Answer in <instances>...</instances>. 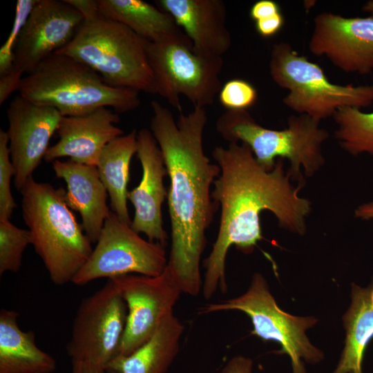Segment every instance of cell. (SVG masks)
Here are the masks:
<instances>
[{"label":"cell","mask_w":373,"mask_h":373,"mask_svg":"<svg viewBox=\"0 0 373 373\" xmlns=\"http://www.w3.org/2000/svg\"><path fill=\"white\" fill-rule=\"evenodd\" d=\"M320 122L307 115H293L287 128L274 130L262 127L247 111H227L217 119L216 127L229 143H244L252 151L257 162L266 171H271L276 158H287L293 180H304L300 172L311 177L325 164L322 144L329 133Z\"/></svg>","instance_id":"obj_5"},{"label":"cell","mask_w":373,"mask_h":373,"mask_svg":"<svg viewBox=\"0 0 373 373\" xmlns=\"http://www.w3.org/2000/svg\"><path fill=\"white\" fill-rule=\"evenodd\" d=\"M52 169L59 178L66 183V202L79 212L83 229L93 243L99 238L111 210L107 205V190L96 166L72 160L52 162Z\"/></svg>","instance_id":"obj_19"},{"label":"cell","mask_w":373,"mask_h":373,"mask_svg":"<svg viewBox=\"0 0 373 373\" xmlns=\"http://www.w3.org/2000/svg\"><path fill=\"white\" fill-rule=\"evenodd\" d=\"M364 12L371 13L373 16V0L367 1L363 6Z\"/></svg>","instance_id":"obj_37"},{"label":"cell","mask_w":373,"mask_h":373,"mask_svg":"<svg viewBox=\"0 0 373 373\" xmlns=\"http://www.w3.org/2000/svg\"><path fill=\"white\" fill-rule=\"evenodd\" d=\"M157 8L167 12L202 55L222 57L231 48L227 26V8L222 0H156Z\"/></svg>","instance_id":"obj_18"},{"label":"cell","mask_w":373,"mask_h":373,"mask_svg":"<svg viewBox=\"0 0 373 373\" xmlns=\"http://www.w3.org/2000/svg\"><path fill=\"white\" fill-rule=\"evenodd\" d=\"M199 310L203 314L228 310L245 313L253 325L252 334L264 341L278 343L281 347L279 353L289 356L292 373H307L304 361L314 365L324 358L323 352L311 343L305 334L318 319L313 316H296L283 311L260 273L253 275L251 284L243 294L206 304Z\"/></svg>","instance_id":"obj_8"},{"label":"cell","mask_w":373,"mask_h":373,"mask_svg":"<svg viewBox=\"0 0 373 373\" xmlns=\"http://www.w3.org/2000/svg\"><path fill=\"white\" fill-rule=\"evenodd\" d=\"M97 1L102 15L150 42L189 39L172 16L142 0Z\"/></svg>","instance_id":"obj_22"},{"label":"cell","mask_w":373,"mask_h":373,"mask_svg":"<svg viewBox=\"0 0 373 373\" xmlns=\"http://www.w3.org/2000/svg\"><path fill=\"white\" fill-rule=\"evenodd\" d=\"M149 41L100 15L84 20L72 40L55 53L88 66L109 85L156 94L146 47Z\"/></svg>","instance_id":"obj_6"},{"label":"cell","mask_w":373,"mask_h":373,"mask_svg":"<svg viewBox=\"0 0 373 373\" xmlns=\"http://www.w3.org/2000/svg\"><path fill=\"white\" fill-rule=\"evenodd\" d=\"M212 156L220 169L213 182V200L220 207L218 233L209 256L202 291L206 300L220 289L227 291L225 261L229 249L235 245L245 254L254 251L263 238L260 213L265 210L276 217L280 227L300 236L306 231V218L311 202L299 195L305 180L297 186L284 169V159L278 158L274 168L266 171L244 143L217 146Z\"/></svg>","instance_id":"obj_1"},{"label":"cell","mask_w":373,"mask_h":373,"mask_svg":"<svg viewBox=\"0 0 373 373\" xmlns=\"http://www.w3.org/2000/svg\"><path fill=\"white\" fill-rule=\"evenodd\" d=\"M71 373H100L93 364L85 361L72 362ZM106 373H116L114 371L108 370Z\"/></svg>","instance_id":"obj_35"},{"label":"cell","mask_w":373,"mask_h":373,"mask_svg":"<svg viewBox=\"0 0 373 373\" xmlns=\"http://www.w3.org/2000/svg\"><path fill=\"white\" fill-rule=\"evenodd\" d=\"M284 17L281 12L255 22L257 32L261 37L269 38L276 35L284 25Z\"/></svg>","instance_id":"obj_30"},{"label":"cell","mask_w":373,"mask_h":373,"mask_svg":"<svg viewBox=\"0 0 373 373\" xmlns=\"http://www.w3.org/2000/svg\"><path fill=\"white\" fill-rule=\"evenodd\" d=\"M278 3L272 0H260L255 2L250 8L249 16L255 22L280 13Z\"/></svg>","instance_id":"obj_32"},{"label":"cell","mask_w":373,"mask_h":373,"mask_svg":"<svg viewBox=\"0 0 373 373\" xmlns=\"http://www.w3.org/2000/svg\"><path fill=\"white\" fill-rule=\"evenodd\" d=\"M96 243L73 283L84 285L96 279L130 274L157 276L167 265L164 246L142 238L112 211Z\"/></svg>","instance_id":"obj_11"},{"label":"cell","mask_w":373,"mask_h":373,"mask_svg":"<svg viewBox=\"0 0 373 373\" xmlns=\"http://www.w3.org/2000/svg\"><path fill=\"white\" fill-rule=\"evenodd\" d=\"M269 74L280 88L289 90L283 104L298 115L321 122L343 107L360 109L373 104V84L354 86L332 83L322 68L298 53L285 41L273 45Z\"/></svg>","instance_id":"obj_7"},{"label":"cell","mask_w":373,"mask_h":373,"mask_svg":"<svg viewBox=\"0 0 373 373\" xmlns=\"http://www.w3.org/2000/svg\"><path fill=\"white\" fill-rule=\"evenodd\" d=\"M18 91L35 104L56 108L62 116L85 115L102 107L122 113L141 103L138 91L112 86L88 66L58 53L26 74Z\"/></svg>","instance_id":"obj_4"},{"label":"cell","mask_w":373,"mask_h":373,"mask_svg":"<svg viewBox=\"0 0 373 373\" xmlns=\"http://www.w3.org/2000/svg\"><path fill=\"white\" fill-rule=\"evenodd\" d=\"M127 314V305L112 280L84 298L66 345L71 362H88L106 373L108 363L119 354Z\"/></svg>","instance_id":"obj_10"},{"label":"cell","mask_w":373,"mask_h":373,"mask_svg":"<svg viewBox=\"0 0 373 373\" xmlns=\"http://www.w3.org/2000/svg\"><path fill=\"white\" fill-rule=\"evenodd\" d=\"M308 48L312 54L325 56L343 72L369 75L373 72V16L318 13Z\"/></svg>","instance_id":"obj_13"},{"label":"cell","mask_w":373,"mask_h":373,"mask_svg":"<svg viewBox=\"0 0 373 373\" xmlns=\"http://www.w3.org/2000/svg\"><path fill=\"white\" fill-rule=\"evenodd\" d=\"M19 313L0 310V373H52L56 362L35 343L32 331L18 325Z\"/></svg>","instance_id":"obj_21"},{"label":"cell","mask_w":373,"mask_h":373,"mask_svg":"<svg viewBox=\"0 0 373 373\" xmlns=\"http://www.w3.org/2000/svg\"><path fill=\"white\" fill-rule=\"evenodd\" d=\"M128 309L119 354L128 355L146 342L162 320L173 312L183 293L166 267L157 276L130 274L111 279Z\"/></svg>","instance_id":"obj_12"},{"label":"cell","mask_w":373,"mask_h":373,"mask_svg":"<svg viewBox=\"0 0 373 373\" xmlns=\"http://www.w3.org/2000/svg\"><path fill=\"white\" fill-rule=\"evenodd\" d=\"M21 73L12 68L7 73L0 75V104H2L15 90H18L23 78Z\"/></svg>","instance_id":"obj_31"},{"label":"cell","mask_w":373,"mask_h":373,"mask_svg":"<svg viewBox=\"0 0 373 373\" xmlns=\"http://www.w3.org/2000/svg\"><path fill=\"white\" fill-rule=\"evenodd\" d=\"M84 21L65 0H38L17 41L12 68L31 73L48 57L66 46Z\"/></svg>","instance_id":"obj_15"},{"label":"cell","mask_w":373,"mask_h":373,"mask_svg":"<svg viewBox=\"0 0 373 373\" xmlns=\"http://www.w3.org/2000/svg\"><path fill=\"white\" fill-rule=\"evenodd\" d=\"M137 150V133L133 130L106 144L97 164L99 177L110 197L111 211L131 224L127 186L131 161Z\"/></svg>","instance_id":"obj_24"},{"label":"cell","mask_w":373,"mask_h":373,"mask_svg":"<svg viewBox=\"0 0 373 373\" xmlns=\"http://www.w3.org/2000/svg\"><path fill=\"white\" fill-rule=\"evenodd\" d=\"M6 131L0 130V220H10L17 204L10 188L15 177Z\"/></svg>","instance_id":"obj_27"},{"label":"cell","mask_w":373,"mask_h":373,"mask_svg":"<svg viewBox=\"0 0 373 373\" xmlns=\"http://www.w3.org/2000/svg\"><path fill=\"white\" fill-rule=\"evenodd\" d=\"M38 0H18L15 22L8 38L0 50V75L9 72L13 66V55L19 34L30 12Z\"/></svg>","instance_id":"obj_29"},{"label":"cell","mask_w":373,"mask_h":373,"mask_svg":"<svg viewBox=\"0 0 373 373\" xmlns=\"http://www.w3.org/2000/svg\"><path fill=\"white\" fill-rule=\"evenodd\" d=\"M184 327L173 312L168 314L151 336L128 355L118 354L106 371L116 373H166L180 350Z\"/></svg>","instance_id":"obj_20"},{"label":"cell","mask_w":373,"mask_h":373,"mask_svg":"<svg viewBox=\"0 0 373 373\" xmlns=\"http://www.w3.org/2000/svg\"><path fill=\"white\" fill-rule=\"evenodd\" d=\"M137 155L142 176L140 184L128 194L135 209L131 227L138 233H144L148 240L165 247L168 236L163 227L162 205L168 194L164 185L167 171L162 153L149 129L137 132Z\"/></svg>","instance_id":"obj_16"},{"label":"cell","mask_w":373,"mask_h":373,"mask_svg":"<svg viewBox=\"0 0 373 373\" xmlns=\"http://www.w3.org/2000/svg\"><path fill=\"white\" fill-rule=\"evenodd\" d=\"M351 298L343 316L345 346L332 373H363L364 353L373 338V278L365 287L352 283Z\"/></svg>","instance_id":"obj_23"},{"label":"cell","mask_w":373,"mask_h":373,"mask_svg":"<svg viewBox=\"0 0 373 373\" xmlns=\"http://www.w3.org/2000/svg\"><path fill=\"white\" fill-rule=\"evenodd\" d=\"M68 4L79 12L84 18L88 20L100 15L97 1L95 0H65Z\"/></svg>","instance_id":"obj_34"},{"label":"cell","mask_w":373,"mask_h":373,"mask_svg":"<svg viewBox=\"0 0 373 373\" xmlns=\"http://www.w3.org/2000/svg\"><path fill=\"white\" fill-rule=\"evenodd\" d=\"M253 366L251 358L239 355L231 358L220 373H253Z\"/></svg>","instance_id":"obj_33"},{"label":"cell","mask_w":373,"mask_h":373,"mask_svg":"<svg viewBox=\"0 0 373 373\" xmlns=\"http://www.w3.org/2000/svg\"><path fill=\"white\" fill-rule=\"evenodd\" d=\"M333 118L338 125L334 137L342 149L352 155H373V111L364 113L356 107H343Z\"/></svg>","instance_id":"obj_25"},{"label":"cell","mask_w":373,"mask_h":373,"mask_svg":"<svg viewBox=\"0 0 373 373\" xmlns=\"http://www.w3.org/2000/svg\"><path fill=\"white\" fill-rule=\"evenodd\" d=\"M146 55L156 94L166 99L180 113V95L186 97L194 107L205 108L213 103L222 88V57L195 52L189 39L149 41Z\"/></svg>","instance_id":"obj_9"},{"label":"cell","mask_w":373,"mask_h":373,"mask_svg":"<svg viewBox=\"0 0 373 373\" xmlns=\"http://www.w3.org/2000/svg\"><path fill=\"white\" fill-rule=\"evenodd\" d=\"M119 121L118 115L107 107L85 115L62 116L57 131L59 140L49 146L45 161L52 162L68 157L75 162L97 166L105 146L124 135L115 125Z\"/></svg>","instance_id":"obj_17"},{"label":"cell","mask_w":373,"mask_h":373,"mask_svg":"<svg viewBox=\"0 0 373 373\" xmlns=\"http://www.w3.org/2000/svg\"><path fill=\"white\" fill-rule=\"evenodd\" d=\"M354 216L361 220H373V201L359 205L354 211Z\"/></svg>","instance_id":"obj_36"},{"label":"cell","mask_w":373,"mask_h":373,"mask_svg":"<svg viewBox=\"0 0 373 373\" xmlns=\"http://www.w3.org/2000/svg\"><path fill=\"white\" fill-rule=\"evenodd\" d=\"M32 245L28 229L19 228L10 220H0V275L20 270L26 248Z\"/></svg>","instance_id":"obj_26"},{"label":"cell","mask_w":373,"mask_h":373,"mask_svg":"<svg viewBox=\"0 0 373 373\" xmlns=\"http://www.w3.org/2000/svg\"><path fill=\"white\" fill-rule=\"evenodd\" d=\"M6 115L15 185L20 191L44 159L62 115L53 107L35 104L21 95L11 100Z\"/></svg>","instance_id":"obj_14"},{"label":"cell","mask_w":373,"mask_h":373,"mask_svg":"<svg viewBox=\"0 0 373 373\" xmlns=\"http://www.w3.org/2000/svg\"><path fill=\"white\" fill-rule=\"evenodd\" d=\"M32 245L57 285L72 282L93 248L67 204L66 191L30 178L19 191Z\"/></svg>","instance_id":"obj_3"},{"label":"cell","mask_w":373,"mask_h":373,"mask_svg":"<svg viewBox=\"0 0 373 373\" xmlns=\"http://www.w3.org/2000/svg\"><path fill=\"white\" fill-rule=\"evenodd\" d=\"M150 128L164 157L170 186L167 194L171 224V246L166 267L183 293L196 296L202 289L201 256L206 231L218 205L211 186L220 169L204 153L203 133L207 122L204 108L180 113L156 100L151 102Z\"/></svg>","instance_id":"obj_2"},{"label":"cell","mask_w":373,"mask_h":373,"mask_svg":"<svg viewBox=\"0 0 373 373\" xmlns=\"http://www.w3.org/2000/svg\"><path fill=\"white\" fill-rule=\"evenodd\" d=\"M218 94L220 104L228 111H247L258 98L256 88L241 79L229 80L222 86Z\"/></svg>","instance_id":"obj_28"}]
</instances>
